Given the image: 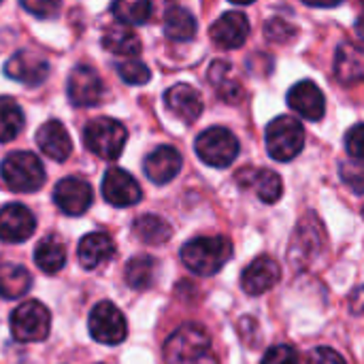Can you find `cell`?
Returning a JSON list of instances; mask_svg holds the SVG:
<instances>
[{"label":"cell","instance_id":"obj_1","mask_svg":"<svg viewBox=\"0 0 364 364\" xmlns=\"http://www.w3.org/2000/svg\"><path fill=\"white\" fill-rule=\"evenodd\" d=\"M166 364H220L207 331L198 324L179 326L164 343Z\"/></svg>","mask_w":364,"mask_h":364},{"label":"cell","instance_id":"obj_2","mask_svg":"<svg viewBox=\"0 0 364 364\" xmlns=\"http://www.w3.org/2000/svg\"><path fill=\"white\" fill-rule=\"evenodd\" d=\"M232 258V243L226 237H196L181 247V262L200 277L215 275Z\"/></svg>","mask_w":364,"mask_h":364},{"label":"cell","instance_id":"obj_3","mask_svg":"<svg viewBox=\"0 0 364 364\" xmlns=\"http://www.w3.org/2000/svg\"><path fill=\"white\" fill-rule=\"evenodd\" d=\"M267 151L277 162L294 160L305 147V128L294 115H279L269 122L264 132Z\"/></svg>","mask_w":364,"mask_h":364},{"label":"cell","instance_id":"obj_4","mask_svg":"<svg viewBox=\"0 0 364 364\" xmlns=\"http://www.w3.org/2000/svg\"><path fill=\"white\" fill-rule=\"evenodd\" d=\"M0 177L13 192H36L45 183V168L34 154L15 151L2 160Z\"/></svg>","mask_w":364,"mask_h":364},{"label":"cell","instance_id":"obj_5","mask_svg":"<svg viewBox=\"0 0 364 364\" xmlns=\"http://www.w3.org/2000/svg\"><path fill=\"white\" fill-rule=\"evenodd\" d=\"M126 141H128L126 126L111 117L92 119L83 130L85 147L102 160H117L126 147Z\"/></svg>","mask_w":364,"mask_h":364},{"label":"cell","instance_id":"obj_6","mask_svg":"<svg viewBox=\"0 0 364 364\" xmlns=\"http://www.w3.org/2000/svg\"><path fill=\"white\" fill-rule=\"evenodd\" d=\"M11 335L19 343H38L49 337L51 316L49 309L38 301H23L9 320Z\"/></svg>","mask_w":364,"mask_h":364},{"label":"cell","instance_id":"obj_7","mask_svg":"<svg viewBox=\"0 0 364 364\" xmlns=\"http://www.w3.org/2000/svg\"><path fill=\"white\" fill-rule=\"evenodd\" d=\"M194 147H196L198 158L205 164L213 166V168H226L239 156V141H237V136L230 130L222 128V126H213V128L203 130L198 134Z\"/></svg>","mask_w":364,"mask_h":364},{"label":"cell","instance_id":"obj_8","mask_svg":"<svg viewBox=\"0 0 364 364\" xmlns=\"http://www.w3.org/2000/svg\"><path fill=\"white\" fill-rule=\"evenodd\" d=\"M87 328L92 339L102 346H119L128 335V324L124 314L109 301H102L92 309Z\"/></svg>","mask_w":364,"mask_h":364},{"label":"cell","instance_id":"obj_9","mask_svg":"<svg viewBox=\"0 0 364 364\" xmlns=\"http://www.w3.org/2000/svg\"><path fill=\"white\" fill-rule=\"evenodd\" d=\"M102 79L100 75L85 64H79L70 70L68 75V83H66V94L68 100L75 107H94L100 102L102 98Z\"/></svg>","mask_w":364,"mask_h":364},{"label":"cell","instance_id":"obj_10","mask_svg":"<svg viewBox=\"0 0 364 364\" xmlns=\"http://www.w3.org/2000/svg\"><path fill=\"white\" fill-rule=\"evenodd\" d=\"M4 75L13 81H19L28 87H34V85H41L47 75H49V62L36 53V51H28V49H21V51H15L6 64H4Z\"/></svg>","mask_w":364,"mask_h":364},{"label":"cell","instance_id":"obj_11","mask_svg":"<svg viewBox=\"0 0 364 364\" xmlns=\"http://www.w3.org/2000/svg\"><path fill=\"white\" fill-rule=\"evenodd\" d=\"M94 200V192L87 181L79 177H66L53 188V203L66 215H83Z\"/></svg>","mask_w":364,"mask_h":364},{"label":"cell","instance_id":"obj_12","mask_svg":"<svg viewBox=\"0 0 364 364\" xmlns=\"http://www.w3.org/2000/svg\"><path fill=\"white\" fill-rule=\"evenodd\" d=\"M102 196L109 205L126 209L141 200L143 192L136 179L124 168H109L102 179Z\"/></svg>","mask_w":364,"mask_h":364},{"label":"cell","instance_id":"obj_13","mask_svg":"<svg viewBox=\"0 0 364 364\" xmlns=\"http://www.w3.org/2000/svg\"><path fill=\"white\" fill-rule=\"evenodd\" d=\"M36 230V220L32 211L19 203L4 205L0 209V241L4 243H23Z\"/></svg>","mask_w":364,"mask_h":364},{"label":"cell","instance_id":"obj_14","mask_svg":"<svg viewBox=\"0 0 364 364\" xmlns=\"http://www.w3.org/2000/svg\"><path fill=\"white\" fill-rule=\"evenodd\" d=\"M282 279V269L277 260L271 256H260L256 258L243 273H241V288L250 296H258L269 292L277 282Z\"/></svg>","mask_w":364,"mask_h":364},{"label":"cell","instance_id":"obj_15","mask_svg":"<svg viewBox=\"0 0 364 364\" xmlns=\"http://www.w3.org/2000/svg\"><path fill=\"white\" fill-rule=\"evenodd\" d=\"M288 105L296 115L309 122H320L326 113L324 94L314 81H301L292 85V90L288 92Z\"/></svg>","mask_w":364,"mask_h":364},{"label":"cell","instance_id":"obj_16","mask_svg":"<svg viewBox=\"0 0 364 364\" xmlns=\"http://www.w3.org/2000/svg\"><path fill=\"white\" fill-rule=\"evenodd\" d=\"M211 41L222 49H237L247 41L250 34V21L239 11H228L222 17L215 19V23L209 28Z\"/></svg>","mask_w":364,"mask_h":364},{"label":"cell","instance_id":"obj_17","mask_svg":"<svg viewBox=\"0 0 364 364\" xmlns=\"http://www.w3.org/2000/svg\"><path fill=\"white\" fill-rule=\"evenodd\" d=\"M143 171L147 179L156 186H164L173 181L181 171V154L171 145L156 147L143 162Z\"/></svg>","mask_w":364,"mask_h":364},{"label":"cell","instance_id":"obj_18","mask_svg":"<svg viewBox=\"0 0 364 364\" xmlns=\"http://www.w3.org/2000/svg\"><path fill=\"white\" fill-rule=\"evenodd\" d=\"M164 102H166V109L186 124L196 122L203 113V96L198 90H194L188 83H177L168 87L164 94Z\"/></svg>","mask_w":364,"mask_h":364},{"label":"cell","instance_id":"obj_19","mask_svg":"<svg viewBox=\"0 0 364 364\" xmlns=\"http://www.w3.org/2000/svg\"><path fill=\"white\" fill-rule=\"evenodd\" d=\"M324 245V232L322 226L316 218H307L301 222L299 230L292 237V250H290V260L301 264L303 260H311L316 258V252L322 250Z\"/></svg>","mask_w":364,"mask_h":364},{"label":"cell","instance_id":"obj_20","mask_svg":"<svg viewBox=\"0 0 364 364\" xmlns=\"http://www.w3.org/2000/svg\"><path fill=\"white\" fill-rule=\"evenodd\" d=\"M36 145L41 147V151L47 158H51L55 162H64L70 156V151H73V143H70L68 130L58 119H49V122H45L38 128Z\"/></svg>","mask_w":364,"mask_h":364},{"label":"cell","instance_id":"obj_21","mask_svg":"<svg viewBox=\"0 0 364 364\" xmlns=\"http://www.w3.org/2000/svg\"><path fill=\"white\" fill-rule=\"evenodd\" d=\"M237 179H239V183L243 188L254 190L256 196L267 205L277 203L282 198V194H284V181L271 168H256V171H245L243 168V173H239Z\"/></svg>","mask_w":364,"mask_h":364},{"label":"cell","instance_id":"obj_22","mask_svg":"<svg viewBox=\"0 0 364 364\" xmlns=\"http://www.w3.org/2000/svg\"><path fill=\"white\" fill-rule=\"evenodd\" d=\"M115 256V243L107 232H90L79 241V262L85 271H94Z\"/></svg>","mask_w":364,"mask_h":364},{"label":"cell","instance_id":"obj_23","mask_svg":"<svg viewBox=\"0 0 364 364\" xmlns=\"http://www.w3.org/2000/svg\"><path fill=\"white\" fill-rule=\"evenodd\" d=\"M335 75L341 83H360L364 81V49L343 43L335 55Z\"/></svg>","mask_w":364,"mask_h":364},{"label":"cell","instance_id":"obj_24","mask_svg":"<svg viewBox=\"0 0 364 364\" xmlns=\"http://www.w3.org/2000/svg\"><path fill=\"white\" fill-rule=\"evenodd\" d=\"M32 286V277L26 267L13 262H0V296L11 301L23 296Z\"/></svg>","mask_w":364,"mask_h":364},{"label":"cell","instance_id":"obj_25","mask_svg":"<svg viewBox=\"0 0 364 364\" xmlns=\"http://www.w3.org/2000/svg\"><path fill=\"white\" fill-rule=\"evenodd\" d=\"M34 262L47 275H53V273L62 271L64 264H66V247H64V243L58 237H45L43 241H38V245L34 250Z\"/></svg>","mask_w":364,"mask_h":364},{"label":"cell","instance_id":"obj_26","mask_svg":"<svg viewBox=\"0 0 364 364\" xmlns=\"http://www.w3.org/2000/svg\"><path fill=\"white\" fill-rule=\"evenodd\" d=\"M164 34L171 41H192L196 34V19L183 6H171L164 13Z\"/></svg>","mask_w":364,"mask_h":364},{"label":"cell","instance_id":"obj_27","mask_svg":"<svg viewBox=\"0 0 364 364\" xmlns=\"http://www.w3.org/2000/svg\"><path fill=\"white\" fill-rule=\"evenodd\" d=\"M132 230H134V235H136L143 243H147V245H162V243H166V241L171 239V235H173L171 224H168L166 220H162L160 215H151V213L136 218L134 224H132Z\"/></svg>","mask_w":364,"mask_h":364},{"label":"cell","instance_id":"obj_28","mask_svg":"<svg viewBox=\"0 0 364 364\" xmlns=\"http://www.w3.org/2000/svg\"><path fill=\"white\" fill-rule=\"evenodd\" d=\"M158 273V262L151 256H136L126 264L124 277L132 290H147L154 286Z\"/></svg>","mask_w":364,"mask_h":364},{"label":"cell","instance_id":"obj_29","mask_svg":"<svg viewBox=\"0 0 364 364\" xmlns=\"http://www.w3.org/2000/svg\"><path fill=\"white\" fill-rule=\"evenodd\" d=\"M102 45L107 51H111L115 55H126V58H134L141 51L139 36L126 26H111L102 38Z\"/></svg>","mask_w":364,"mask_h":364},{"label":"cell","instance_id":"obj_30","mask_svg":"<svg viewBox=\"0 0 364 364\" xmlns=\"http://www.w3.org/2000/svg\"><path fill=\"white\" fill-rule=\"evenodd\" d=\"M23 124L21 107L9 96H0V143L13 141L23 130Z\"/></svg>","mask_w":364,"mask_h":364},{"label":"cell","instance_id":"obj_31","mask_svg":"<svg viewBox=\"0 0 364 364\" xmlns=\"http://www.w3.org/2000/svg\"><path fill=\"white\" fill-rule=\"evenodd\" d=\"M113 15L126 26L145 23L151 15V0H113Z\"/></svg>","mask_w":364,"mask_h":364},{"label":"cell","instance_id":"obj_32","mask_svg":"<svg viewBox=\"0 0 364 364\" xmlns=\"http://www.w3.org/2000/svg\"><path fill=\"white\" fill-rule=\"evenodd\" d=\"M230 64L226 62H213L211 70H209V79L213 81V85L218 87V92L226 98V100H237L241 96V87L237 81H228L230 77Z\"/></svg>","mask_w":364,"mask_h":364},{"label":"cell","instance_id":"obj_33","mask_svg":"<svg viewBox=\"0 0 364 364\" xmlns=\"http://www.w3.org/2000/svg\"><path fill=\"white\" fill-rule=\"evenodd\" d=\"M339 175H341V181H343L354 194H364V160L350 158V160L341 162Z\"/></svg>","mask_w":364,"mask_h":364},{"label":"cell","instance_id":"obj_34","mask_svg":"<svg viewBox=\"0 0 364 364\" xmlns=\"http://www.w3.org/2000/svg\"><path fill=\"white\" fill-rule=\"evenodd\" d=\"M117 73H119V77H122L126 83H130V85H143V83H147V81L151 79L149 68H147L141 60H134V58L119 62V64H117Z\"/></svg>","mask_w":364,"mask_h":364},{"label":"cell","instance_id":"obj_35","mask_svg":"<svg viewBox=\"0 0 364 364\" xmlns=\"http://www.w3.org/2000/svg\"><path fill=\"white\" fill-rule=\"evenodd\" d=\"M19 2L28 13H32L34 17H41V19L55 17L60 11V0H19Z\"/></svg>","mask_w":364,"mask_h":364},{"label":"cell","instance_id":"obj_36","mask_svg":"<svg viewBox=\"0 0 364 364\" xmlns=\"http://www.w3.org/2000/svg\"><path fill=\"white\" fill-rule=\"evenodd\" d=\"M262 364H299V354L290 346H273L267 350Z\"/></svg>","mask_w":364,"mask_h":364},{"label":"cell","instance_id":"obj_37","mask_svg":"<svg viewBox=\"0 0 364 364\" xmlns=\"http://www.w3.org/2000/svg\"><path fill=\"white\" fill-rule=\"evenodd\" d=\"M346 149L352 158L364 160V124H356L346 134Z\"/></svg>","mask_w":364,"mask_h":364},{"label":"cell","instance_id":"obj_38","mask_svg":"<svg viewBox=\"0 0 364 364\" xmlns=\"http://www.w3.org/2000/svg\"><path fill=\"white\" fill-rule=\"evenodd\" d=\"M309 364H346L343 356L331 348H316L309 354Z\"/></svg>","mask_w":364,"mask_h":364},{"label":"cell","instance_id":"obj_39","mask_svg":"<svg viewBox=\"0 0 364 364\" xmlns=\"http://www.w3.org/2000/svg\"><path fill=\"white\" fill-rule=\"evenodd\" d=\"M350 311L356 314V316H363L364 314V286H360L358 290L352 292V296H350Z\"/></svg>","mask_w":364,"mask_h":364},{"label":"cell","instance_id":"obj_40","mask_svg":"<svg viewBox=\"0 0 364 364\" xmlns=\"http://www.w3.org/2000/svg\"><path fill=\"white\" fill-rule=\"evenodd\" d=\"M301 2H305V4H309V6L328 9V6H337V4H341L343 0H301Z\"/></svg>","mask_w":364,"mask_h":364},{"label":"cell","instance_id":"obj_41","mask_svg":"<svg viewBox=\"0 0 364 364\" xmlns=\"http://www.w3.org/2000/svg\"><path fill=\"white\" fill-rule=\"evenodd\" d=\"M230 2H235V4H252L254 0H230Z\"/></svg>","mask_w":364,"mask_h":364}]
</instances>
